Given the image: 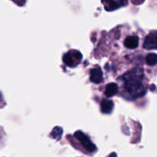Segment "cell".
I'll return each mask as SVG.
<instances>
[{"mask_svg":"<svg viewBox=\"0 0 157 157\" xmlns=\"http://www.w3.org/2000/svg\"><path fill=\"white\" fill-rule=\"evenodd\" d=\"M146 49H157V31L149 34L146 38L144 44Z\"/></svg>","mask_w":157,"mask_h":157,"instance_id":"cell-4","label":"cell"},{"mask_svg":"<svg viewBox=\"0 0 157 157\" xmlns=\"http://www.w3.org/2000/svg\"><path fill=\"white\" fill-rule=\"evenodd\" d=\"M62 128L60 127H56L52 130V133H51V136H52L53 139L56 140H59L61 138V136H62Z\"/></svg>","mask_w":157,"mask_h":157,"instance_id":"cell-9","label":"cell"},{"mask_svg":"<svg viewBox=\"0 0 157 157\" xmlns=\"http://www.w3.org/2000/svg\"><path fill=\"white\" fill-rule=\"evenodd\" d=\"M0 99H1V94H0Z\"/></svg>","mask_w":157,"mask_h":157,"instance_id":"cell-13","label":"cell"},{"mask_svg":"<svg viewBox=\"0 0 157 157\" xmlns=\"http://www.w3.org/2000/svg\"><path fill=\"white\" fill-rule=\"evenodd\" d=\"M12 1H14L15 2L18 3V4L21 5V4H24V2H25V0H12Z\"/></svg>","mask_w":157,"mask_h":157,"instance_id":"cell-11","label":"cell"},{"mask_svg":"<svg viewBox=\"0 0 157 157\" xmlns=\"http://www.w3.org/2000/svg\"><path fill=\"white\" fill-rule=\"evenodd\" d=\"M113 101L108 99H104L101 101V112L104 113H110L113 110Z\"/></svg>","mask_w":157,"mask_h":157,"instance_id":"cell-7","label":"cell"},{"mask_svg":"<svg viewBox=\"0 0 157 157\" xmlns=\"http://www.w3.org/2000/svg\"><path fill=\"white\" fill-rule=\"evenodd\" d=\"M75 136L81 143L83 147L87 152H89V153H94V152H95L97 150L96 146L92 143L90 138L85 133H83L82 131H77L75 133Z\"/></svg>","mask_w":157,"mask_h":157,"instance_id":"cell-2","label":"cell"},{"mask_svg":"<svg viewBox=\"0 0 157 157\" xmlns=\"http://www.w3.org/2000/svg\"><path fill=\"white\" fill-rule=\"evenodd\" d=\"M124 83V89L126 92L131 95L133 98L144 95L145 93V88L143 84L144 73L140 68L126 73L123 76Z\"/></svg>","mask_w":157,"mask_h":157,"instance_id":"cell-1","label":"cell"},{"mask_svg":"<svg viewBox=\"0 0 157 157\" xmlns=\"http://www.w3.org/2000/svg\"><path fill=\"white\" fill-rule=\"evenodd\" d=\"M82 55L81 52L75 50H71L63 56V61L69 67H75L81 62Z\"/></svg>","mask_w":157,"mask_h":157,"instance_id":"cell-3","label":"cell"},{"mask_svg":"<svg viewBox=\"0 0 157 157\" xmlns=\"http://www.w3.org/2000/svg\"><path fill=\"white\" fill-rule=\"evenodd\" d=\"M146 62L148 65L153 66L157 64V55L154 53H150L147 55L146 58Z\"/></svg>","mask_w":157,"mask_h":157,"instance_id":"cell-10","label":"cell"},{"mask_svg":"<svg viewBox=\"0 0 157 157\" xmlns=\"http://www.w3.org/2000/svg\"><path fill=\"white\" fill-rule=\"evenodd\" d=\"M118 92V86L115 83H110L106 86L104 94L108 98L113 97Z\"/></svg>","mask_w":157,"mask_h":157,"instance_id":"cell-8","label":"cell"},{"mask_svg":"<svg viewBox=\"0 0 157 157\" xmlns=\"http://www.w3.org/2000/svg\"><path fill=\"white\" fill-rule=\"evenodd\" d=\"M124 45L130 49H134L139 45V38L136 35L127 37L124 41Z\"/></svg>","mask_w":157,"mask_h":157,"instance_id":"cell-6","label":"cell"},{"mask_svg":"<svg viewBox=\"0 0 157 157\" xmlns=\"http://www.w3.org/2000/svg\"><path fill=\"white\" fill-rule=\"evenodd\" d=\"M90 80L95 84H100L103 81V72L101 67H95L92 68L90 72Z\"/></svg>","mask_w":157,"mask_h":157,"instance_id":"cell-5","label":"cell"},{"mask_svg":"<svg viewBox=\"0 0 157 157\" xmlns=\"http://www.w3.org/2000/svg\"><path fill=\"white\" fill-rule=\"evenodd\" d=\"M108 157H117V154L115 153H112Z\"/></svg>","mask_w":157,"mask_h":157,"instance_id":"cell-12","label":"cell"}]
</instances>
